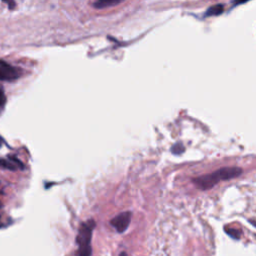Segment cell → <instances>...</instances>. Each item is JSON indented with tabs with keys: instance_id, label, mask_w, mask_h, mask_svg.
<instances>
[{
	"instance_id": "6da1fadb",
	"label": "cell",
	"mask_w": 256,
	"mask_h": 256,
	"mask_svg": "<svg viewBox=\"0 0 256 256\" xmlns=\"http://www.w3.org/2000/svg\"><path fill=\"white\" fill-rule=\"evenodd\" d=\"M242 173V169L239 167H222L217 169L216 171L201 175L193 179L196 187L201 190H208L214 187L221 181H226L238 177Z\"/></svg>"
},
{
	"instance_id": "7a4b0ae2",
	"label": "cell",
	"mask_w": 256,
	"mask_h": 256,
	"mask_svg": "<svg viewBox=\"0 0 256 256\" xmlns=\"http://www.w3.org/2000/svg\"><path fill=\"white\" fill-rule=\"evenodd\" d=\"M95 225L96 224L93 219H89L80 225L76 237V243L78 246L76 256H91V239Z\"/></svg>"
},
{
	"instance_id": "3957f363",
	"label": "cell",
	"mask_w": 256,
	"mask_h": 256,
	"mask_svg": "<svg viewBox=\"0 0 256 256\" xmlns=\"http://www.w3.org/2000/svg\"><path fill=\"white\" fill-rule=\"evenodd\" d=\"M21 75H22V70L3 60H0V81L12 82Z\"/></svg>"
},
{
	"instance_id": "277c9868",
	"label": "cell",
	"mask_w": 256,
	"mask_h": 256,
	"mask_svg": "<svg viewBox=\"0 0 256 256\" xmlns=\"http://www.w3.org/2000/svg\"><path fill=\"white\" fill-rule=\"evenodd\" d=\"M132 218V213L130 211H124L110 220V224L115 228L118 233H123L129 227Z\"/></svg>"
},
{
	"instance_id": "5b68a950",
	"label": "cell",
	"mask_w": 256,
	"mask_h": 256,
	"mask_svg": "<svg viewBox=\"0 0 256 256\" xmlns=\"http://www.w3.org/2000/svg\"><path fill=\"white\" fill-rule=\"evenodd\" d=\"M0 168L15 171L18 169H24V165L17 157L8 156L6 158H0Z\"/></svg>"
},
{
	"instance_id": "8992f818",
	"label": "cell",
	"mask_w": 256,
	"mask_h": 256,
	"mask_svg": "<svg viewBox=\"0 0 256 256\" xmlns=\"http://www.w3.org/2000/svg\"><path fill=\"white\" fill-rule=\"evenodd\" d=\"M122 1H115V0H99V1L93 2L92 6L96 9H103L107 7H112L120 4Z\"/></svg>"
},
{
	"instance_id": "52a82bcc",
	"label": "cell",
	"mask_w": 256,
	"mask_h": 256,
	"mask_svg": "<svg viewBox=\"0 0 256 256\" xmlns=\"http://www.w3.org/2000/svg\"><path fill=\"white\" fill-rule=\"evenodd\" d=\"M224 11V5L223 4H215L211 7H209L205 13V16H216L221 14Z\"/></svg>"
},
{
	"instance_id": "ba28073f",
	"label": "cell",
	"mask_w": 256,
	"mask_h": 256,
	"mask_svg": "<svg viewBox=\"0 0 256 256\" xmlns=\"http://www.w3.org/2000/svg\"><path fill=\"white\" fill-rule=\"evenodd\" d=\"M225 232H226V234H228V235L231 238H233V239H237V240L240 239L241 232L238 229H235V228H225Z\"/></svg>"
},
{
	"instance_id": "9c48e42d",
	"label": "cell",
	"mask_w": 256,
	"mask_h": 256,
	"mask_svg": "<svg viewBox=\"0 0 256 256\" xmlns=\"http://www.w3.org/2000/svg\"><path fill=\"white\" fill-rule=\"evenodd\" d=\"M185 150V148L183 146L182 143H176L174 144L172 147H171V151L173 154L175 155H179V154H182Z\"/></svg>"
},
{
	"instance_id": "30bf717a",
	"label": "cell",
	"mask_w": 256,
	"mask_h": 256,
	"mask_svg": "<svg viewBox=\"0 0 256 256\" xmlns=\"http://www.w3.org/2000/svg\"><path fill=\"white\" fill-rule=\"evenodd\" d=\"M5 104H6V96L2 89V86L0 85V112L4 109Z\"/></svg>"
},
{
	"instance_id": "8fae6325",
	"label": "cell",
	"mask_w": 256,
	"mask_h": 256,
	"mask_svg": "<svg viewBox=\"0 0 256 256\" xmlns=\"http://www.w3.org/2000/svg\"><path fill=\"white\" fill-rule=\"evenodd\" d=\"M250 223L256 227V221H254V220H250Z\"/></svg>"
},
{
	"instance_id": "7c38bea8",
	"label": "cell",
	"mask_w": 256,
	"mask_h": 256,
	"mask_svg": "<svg viewBox=\"0 0 256 256\" xmlns=\"http://www.w3.org/2000/svg\"><path fill=\"white\" fill-rule=\"evenodd\" d=\"M119 256H128V255H127V253H126V252H121Z\"/></svg>"
}]
</instances>
